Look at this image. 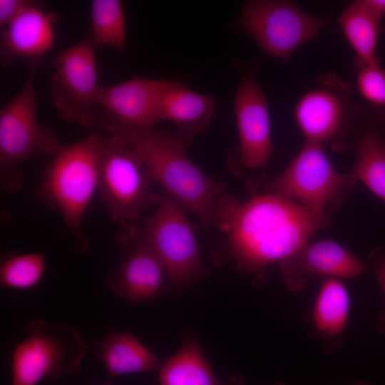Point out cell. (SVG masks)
<instances>
[{"mask_svg": "<svg viewBox=\"0 0 385 385\" xmlns=\"http://www.w3.org/2000/svg\"><path fill=\"white\" fill-rule=\"evenodd\" d=\"M356 82L362 97L385 110V68H364L358 70Z\"/></svg>", "mask_w": 385, "mask_h": 385, "instance_id": "obj_25", "label": "cell"}, {"mask_svg": "<svg viewBox=\"0 0 385 385\" xmlns=\"http://www.w3.org/2000/svg\"><path fill=\"white\" fill-rule=\"evenodd\" d=\"M337 21L355 51L354 63L358 70L381 67L376 52L381 20L370 10L364 0L349 4Z\"/></svg>", "mask_w": 385, "mask_h": 385, "instance_id": "obj_21", "label": "cell"}, {"mask_svg": "<svg viewBox=\"0 0 385 385\" xmlns=\"http://www.w3.org/2000/svg\"><path fill=\"white\" fill-rule=\"evenodd\" d=\"M96 352L112 377L158 370L161 361L133 334L111 332L95 343Z\"/></svg>", "mask_w": 385, "mask_h": 385, "instance_id": "obj_20", "label": "cell"}, {"mask_svg": "<svg viewBox=\"0 0 385 385\" xmlns=\"http://www.w3.org/2000/svg\"><path fill=\"white\" fill-rule=\"evenodd\" d=\"M352 385H369L368 383L366 382H364V381H359V382H356Z\"/></svg>", "mask_w": 385, "mask_h": 385, "instance_id": "obj_29", "label": "cell"}, {"mask_svg": "<svg viewBox=\"0 0 385 385\" xmlns=\"http://www.w3.org/2000/svg\"><path fill=\"white\" fill-rule=\"evenodd\" d=\"M290 1L254 0L240 10L239 26L267 55L287 61L295 50L313 39L328 24Z\"/></svg>", "mask_w": 385, "mask_h": 385, "instance_id": "obj_9", "label": "cell"}, {"mask_svg": "<svg viewBox=\"0 0 385 385\" xmlns=\"http://www.w3.org/2000/svg\"><path fill=\"white\" fill-rule=\"evenodd\" d=\"M103 128L123 135L142 160L153 182L192 211L204 227L212 225L215 203L227 185L208 177L190 160L187 149L192 135L124 126Z\"/></svg>", "mask_w": 385, "mask_h": 385, "instance_id": "obj_2", "label": "cell"}, {"mask_svg": "<svg viewBox=\"0 0 385 385\" xmlns=\"http://www.w3.org/2000/svg\"><path fill=\"white\" fill-rule=\"evenodd\" d=\"M103 385H111V384H103Z\"/></svg>", "mask_w": 385, "mask_h": 385, "instance_id": "obj_31", "label": "cell"}, {"mask_svg": "<svg viewBox=\"0 0 385 385\" xmlns=\"http://www.w3.org/2000/svg\"><path fill=\"white\" fill-rule=\"evenodd\" d=\"M282 277L292 292H301L317 277L351 278L363 274L366 265L332 240L307 243L280 262Z\"/></svg>", "mask_w": 385, "mask_h": 385, "instance_id": "obj_14", "label": "cell"}, {"mask_svg": "<svg viewBox=\"0 0 385 385\" xmlns=\"http://www.w3.org/2000/svg\"><path fill=\"white\" fill-rule=\"evenodd\" d=\"M184 206L166 194L145 221L141 240L163 265L167 277L178 284L205 276L195 230Z\"/></svg>", "mask_w": 385, "mask_h": 385, "instance_id": "obj_8", "label": "cell"}, {"mask_svg": "<svg viewBox=\"0 0 385 385\" xmlns=\"http://www.w3.org/2000/svg\"><path fill=\"white\" fill-rule=\"evenodd\" d=\"M98 188L111 217L120 227L118 240H135L140 212L159 205L163 197L150 189L153 180L142 160L121 135L111 133L101 143Z\"/></svg>", "mask_w": 385, "mask_h": 385, "instance_id": "obj_3", "label": "cell"}, {"mask_svg": "<svg viewBox=\"0 0 385 385\" xmlns=\"http://www.w3.org/2000/svg\"><path fill=\"white\" fill-rule=\"evenodd\" d=\"M215 107V99L196 93L175 81L163 94L158 106L159 120H170L180 131L195 135L205 130Z\"/></svg>", "mask_w": 385, "mask_h": 385, "instance_id": "obj_18", "label": "cell"}, {"mask_svg": "<svg viewBox=\"0 0 385 385\" xmlns=\"http://www.w3.org/2000/svg\"><path fill=\"white\" fill-rule=\"evenodd\" d=\"M158 371L160 385H225L207 362L199 343L192 338L162 362Z\"/></svg>", "mask_w": 385, "mask_h": 385, "instance_id": "obj_22", "label": "cell"}, {"mask_svg": "<svg viewBox=\"0 0 385 385\" xmlns=\"http://www.w3.org/2000/svg\"><path fill=\"white\" fill-rule=\"evenodd\" d=\"M240 138L239 156L246 167H265L272 150L269 106L253 71L243 73L233 101Z\"/></svg>", "mask_w": 385, "mask_h": 385, "instance_id": "obj_13", "label": "cell"}, {"mask_svg": "<svg viewBox=\"0 0 385 385\" xmlns=\"http://www.w3.org/2000/svg\"><path fill=\"white\" fill-rule=\"evenodd\" d=\"M42 61L30 63L28 78L19 93L0 109V170L3 187L16 191L22 185L19 164L61 148L52 130L37 121L35 77Z\"/></svg>", "mask_w": 385, "mask_h": 385, "instance_id": "obj_5", "label": "cell"}, {"mask_svg": "<svg viewBox=\"0 0 385 385\" xmlns=\"http://www.w3.org/2000/svg\"><path fill=\"white\" fill-rule=\"evenodd\" d=\"M327 222L324 214L270 193L245 203L223 194L212 216V224L224 235L227 256L240 270L255 274L294 255Z\"/></svg>", "mask_w": 385, "mask_h": 385, "instance_id": "obj_1", "label": "cell"}, {"mask_svg": "<svg viewBox=\"0 0 385 385\" xmlns=\"http://www.w3.org/2000/svg\"><path fill=\"white\" fill-rule=\"evenodd\" d=\"M370 10L381 20L385 16V0H364Z\"/></svg>", "mask_w": 385, "mask_h": 385, "instance_id": "obj_28", "label": "cell"}, {"mask_svg": "<svg viewBox=\"0 0 385 385\" xmlns=\"http://www.w3.org/2000/svg\"><path fill=\"white\" fill-rule=\"evenodd\" d=\"M384 120V109L356 103L346 147L351 144L356 154L349 173L385 202V139L379 130Z\"/></svg>", "mask_w": 385, "mask_h": 385, "instance_id": "obj_15", "label": "cell"}, {"mask_svg": "<svg viewBox=\"0 0 385 385\" xmlns=\"http://www.w3.org/2000/svg\"><path fill=\"white\" fill-rule=\"evenodd\" d=\"M274 385H285V384L282 383H276Z\"/></svg>", "mask_w": 385, "mask_h": 385, "instance_id": "obj_30", "label": "cell"}, {"mask_svg": "<svg viewBox=\"0 0 385 385\" xmlns=\"http://www.w3.org/2000/svg\"><path fill=\"white\" fill-rule=\"evenodd\" d=\"M103 137L91 133L61 146L44 172L41 194L46 202L57 209L83 249L88 242L81 231L86 208L98 186L101 143Z\"/></svg>", "mask_w": 385, "mask_h": 385, "instance_id": "obj_4", "label": "cell"}, {"mask_svg": "<svg viewBox=\"0 0 385 385\" xmlns=\"http://www.w3.org/2000/svg\"><path fill=\"white\" fill-rule=\"evenodd\" d=\"M31 0H0V30H2L18 14L32 5Z\"/></svg>", "mask_w": 385, "mask_h": 385, "instance_id": "obj_27", "label": "cell"}, {"mask_svg": "<svg viewBox=\"0 0 385 385\" xmlns=\"http://www.w3.org/2000/svg\"><path fill=\"white\" fill-rule=\"evenodd\" d=\"M26 337L12 352V385H36L78 372L87 345L78 330L66 322L31 320Z\"/></svg>", "mask_w": 385, "mask_h": 385, "instance_id": "obj_6", "label": "cell"}, {"mask_svg": "<svg viewBox=\"0 0 385 385\" xmlns=\"http://www.w3.org/2000/svg\"><path fill=\"white\" fill-rule=\"evenodd\" d=\"M166 273L159 260L141 240L135 241L110 279L113 291L132 302H147L161 292Z\"/></svg>", "mask_w": 385, "mask_h": 385, "instance_id": "obj_17", "label": "cell"}, {"mask_svg": "<svg viewBox=\"0 0 385 385\" xmlns=\"http://www.w3.org/2000/svg\"><path fill=\"white\" fill-rule=\"evenodd\" d=\"M349 304L348 291L339 278L323 279L312 309V321L327 351L335 350L342 344Z\"/></svg>", "mask_w": 385, "mask_h": 385, "instance_id": "obj_19", "label": "cell"}, {"mask_svg": "<svg viewBox=\"0 0 385 385\" xmlns=\"http://www.w3.org/2000/svg\"><path fill=\"white\" fill-rule=\"evenodd\" d=\"M356 180L349 172L335 170L322 145L306 141L279 176L267 180L262 193L297 199L312 212L324 214L326 206L342 203Z\"/></svg>", "mask_w": 385, "mask_h": 385, "instance_id": "obj_7", "label": "cell"}, {"mask_svg": "<svg viewBox=\"0 0 385 385\" xmlns=\"http://www.w3.org/2000/svg\"><path fill=\"white\" fill-rule=\"evenodd\" d=\"M95 46L88 37L59 53L53 61L51 96L64 121L93 127L99 120Z\"/></svg>", "mask_w": 385, "mask_h": 385, "instance_id": "obj_10", "label": "cell"}, {"mask_svg": "<svg viewBox=\"0 0 385 385\" xmlns=\"http://www.w3.org/2000/svg\"><path fill=\"white\" fill-rule=\"evenodd\" d=\"M376 280L385 297V252H377L372 255ZM376 329L385 334V308L376 318Z\"/></svg>", "mask_w": 385, "mask_h": 385, "instance_id": "obj_26", "label": "cell"}, {"mask_svg": "<svg viewBox=\"0 0 385 385\" xmlns=\"http://www.w3.org/2000/svg\"><path fill=\"white\" fill-rule=\"evenodd\" d=\"M89 40L95 47L123 51L126 28L123 5L119 0H93L91 4Z\"/></svg>", "mask_w": 385, "mask_h": 385, "instance_id": "obj_23", "label": "cell"}, {"mask_svg": "<svg viewBox=\"0 0 385 385\" xmlns=\"http://www.w3.org/2000/svg\"><path fill=\"white\" fill-rule=\"evenodd\" d=\"M56 14L35 1L1 30L0 59L4 66L16 60L43 61L55 44Z\"/></svg>", "mask_w": 385, "mask_h": 385, "instance_id": "obj_16", "label": "cell"}, {"mask_svg": "<svg viewBox=\"0 0 385 385\" xmlns=\"http://www.w3.org/2000/svg\"><path fill=\"white\" fill-rule=\"evenodd\" d=\"M351 84L334 73L320 75L297 102L294 117L306 141L346 148L356 103Z\"/></svg>", "mask_w": 385, "mask_h": 385, "instance_id": "obj_11", "label": "cell"}, {"mask_svg": "<svg viewBox=\"0 0 385 385\" xmlns=\"http://www.w3.org/2000/svg\"><path fill=\"white\" fill-rule=\"evenodd\" d=\"M45 269L43 253L14 255L0 267V284L3 287L28 289L41 279Z\"/></svg>", "mask_w": 385, "mask_h": 385, "instance_id": "obj_24", "label": "cell"}, {"mask_svg": "<svg viewBox=\"0 0 385 385\" xmlns=\"http://www.w3.org/2000/svg\"><path fill=\"white\" fill-rule=\"evenodd\" d=\"M175 81L133 76L109 86L100 87L98 106L104 111V126H124L151 130L158 123V106L163 94Z\"/></svg>", "mask_w": 385, "mask_h": 385, "instance_id": "obj_12", "label": "cell"}]
</instances>
